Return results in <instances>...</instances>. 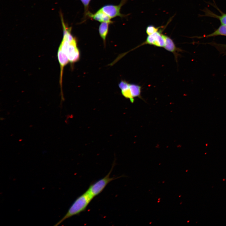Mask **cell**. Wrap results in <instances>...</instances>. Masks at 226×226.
I'll return each mask as SVG.
<instances>
[{
	"instance_id": "1",
	"label": "cell",
	"mask_w": 226,
	"mask_h": 226,
	"mask_svg": "<svg viewBox=\"0 0 226 226\" xmlns=\"http://www.w3.org/2000/svg\"><path fill=\"white\" fill-rule=\"evenodd\" d=\"M93 198L86 191L76 199L66 214L54 225H58L66 219L84 211Z\"/></svg>"
},
{
	"instance_id": "2",
	"label": "cell",
	"mask_w": 226,
	"mask_h": 226,
	"mask_svg": "<svg viewBox=\"0 0 226 226\" xmlns=\"http://www.w3.org/2000/svg\"><path fill=\"white\" fill-rule=\"evenodd\" d=\"M114 166L113 165L110 171L104 177L91 184L89 186L87 191L93 198L100 193L110 182L121 177V176L116 178L110 177Z\"/></svg>"
},
{
	"instance_id": "3",
	"label": "cell",
	"mask_w": 226,
	"mask_h": 226,
	"mask_svg": "<svg viewBox=\"0 0 226 226\" xmlns=\"http://www.w3.org/2000/svg\"><path fill=\"white\" fill-rule=\"evenodd\" d=\"M127 0H121L120 3L118 5L108 4L103 6L100 9L108 15L111 19L119 16L121 17H125L121 13V7L126 2Z\"/></svg>"
},
{
	"instance_id": "4",
	"label": "cell",
	"mask_w": 226,
	"mask_h": 226,
	"mask_svg": "<svg viewBox=\"0 0 226 226\" xmlns=\"http://www.w3.org/2000/svg\"><path fill=\"white\" fill-rule=\"evenodd\" d=\"M163 30V29H160L159 31L148 35L146 40L142 45L148 44L157 47H164L165 41L164 34L162 33Z\"/></svg>"
},
{
	"instance_id": "5",
	"label": "cell",
	"mask_w": 226,
	"mask_h": 226,
	"mask_svg": "<svg viewBox=\"0 0 226 226\" xmlns=\"http://www.w3.org/2000/svg\"><path fill=\"white\" fill-rule=\"evenodd\" d=\"M67 55L69 62L71 63H75L79 60L80 52L77 46V41L76 38L70 42Z\"/></svg>"
},
{
	"instance_id": "6",
	"label": "cell",
	"mask_w": 226,
	"mask_h": 226,
	"mask_svg": "<svg viewBox=\"0 0 226 226\" xmlns=\"http://www.w3.org/2000/svg\"><path fill=\"white\" fill-rule=\"evenodd\" d=\"M87 17L100 23L108 22L110 24L113 23L111 19L100 9L94 13L89 12Z\"/></svg>"
},
{
	"instance_id": "7",
	"label": "cell",
	"mask_w": 226,
	"mask_h": 226,
	"mask_svg": "<svg viewBox=\"0 0 226 226\" xmlns=\"http://www.w3.org/2000/svg\"><path fill=\"white\" fill-rule=\"evenodd\" d=\"M57 57L60 66V83L61 88L62 89V77L63 68L69 62L67 55L59 49H58V51Z\"/></svg>"
},
{
	"instance_id": "8",
	"label": "cell",
	"mask_w": 226,
	"mask_h": 226,
	"mask_svg": "<svg viewBox=\"0 0 226 226\" xmlns=\"http://www.w3.org/2000/svg\"><path fill=\"white\" fill-rule=\"evenodd\" d=\"M129 85V83L127 82H124L120 84L119 88L121 90L122 95L126 98L129 99L132 103L134 101V99L132 94Z\"/></svg>"
},
{
	"instance_id": "9",
	"label": "cell",
	"mask_w": 226,
	"mask_h": 226,
	"mask_svg": "<svg viewBox=\"0 0 226 226\" xmlns=\"http://www.w3.org/2000/svg\"><path fill=\"white\" fill-rule=\"evenodd\" d=\"M163 36L165 41L164 48L167 51L176 54L178 48L176 47L173 40L166 35H164Z\"/></svg>"
},
{
	"instance_id": "10",
	"label": "cell",
	"mask_w": 226,
	"mask_h": 226,
	"mask_svg": "<svg viewBox=\"0 0 226 226\" xmlns=\"http://www.w3.org/2000/svg\"><path fill=\"white\" fill-rule=\"evenodd\" d=\"M217 36H226V25L221 24L217 30L213 33L203 36L196 37L197 38H209Z\"/></svg>"
},
{
	"instance_id": "11",
	"label": "cell",
	"mask_w": 226,
	"mask_h": 226,
	"mask_svg": "<svg viewBox=\"0 0 226 226\" xmlns=\"http://www.w3.org/2000/svg\"><path fill=\"white\" fill-rule=\"evenodd\" d=\"M108 22H102L100 24L98 29L99 33L104 43L105 44L106 38L109 32V24Z\"/></svg>"
},
{
	"instance_id": "12",
	"label": "cell",
	"mask_w": 226,
	"mask_h": 226,
	"mask_svg": "<svg viewBox=\"0 0 226 226\" xmlns=\"http://www.w3.org/2000/svg\"><path fill=\"white\" fill-rule=\"evenodd\" d=\"M206 16L216 18L220 21L221 24L226 25V13H222L221 15H218L209 10H205Z\"/></svg>"
},
{
	"instance_id": "13",
	"label": "cell",
	"mask_w": 226,
	"mask_h": 226,
	"mask_svg": "<svg viewBox=\"0 0 226 226\" xmlns=\"http://www.w3.org/2000/svg\"><path fill=\"white\" fill-rule=\"evenodd\" d=\"M129 87L134 98L140 96L141 87L140 86L135 84L129 83Z\"/></svg>"
},
{
	"instance_id": "14",
	"label": "cell",
	"mask_w": 226,
	"mask_h": 226,
	"mask_svg": "<svg viewBox=\"0 0 226 226\" xmlns=\"http://www.w3.org/2000/svg\"><path fill=\"white\" fill-rule=\"evenodd\" d=\"M214 46L221 53H226V44H218L215 42L208 43Z\"/></svg>"
},
{
	"instance_id": "15",
	"label": "cell",
	"mask_w": 226,
	"mask_h": 226,
	"mask_svg": "<svg viewBox=\"0 0 226 226\" xmlns=\"http://www.w3.org/2000/svg\"><path fill=\"white\" fill-rule=\"evenodd\" d=\"M162 26L156 27L152 25H149L146 27V32L148 35H151L158 31Z\"/></svg>"
},
{
	"instance_id": "16",
	"label": "cell",
	"mask_w": 226,
	"mask_h": 226,
	"mask_svg": "<svg viewBox=\"0 0 226 226\" xmlns=\"http://www.w3.org/2000/svg\"><path fill=\"white\" fill-rule=\"evenodd\" d=\"M83 4L85 10V16H87L90 12L89 10V6L91 0H80Z\"/></svg>"
}]
</instances>
